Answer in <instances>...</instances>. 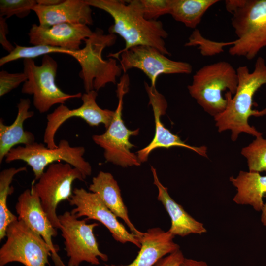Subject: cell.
Segmentation results:
<instances>
[{"instance_id": "obj_1", "label": "cell", "mask_w": 266, "mask_h": 266, "mask_svg": "<svg viewBox=\"0 0 266 266\" xmlns=\"http://www.w3.org/2000/svg\"><path fill=\"white\" fill-rule=\"evenodd\" d=\"M91 7L103 10L113 18L114 24L108 29L109 33L117 34L125 41V48L110 58L119 59L124 51L134 46L146 45L153 47L165 55H171L166 47L165 39L168 33L161 21L145 19L137 0H85Z\"/></svg>"}, {"instance_id": "obj_2", "label": "cell", "mask_w": 266, "mask_h": 266, "mask_svg": "<svg viewBox=\"0 0 266 266\" xmlns=\"http://www.w3.org/2000/svg\"><path fill=\"white\" fill-rule=\"evenodd\" d=\"M236 70L238 80L236 91L233 96L230 92L226 93V108L214 117L218 132L230 130L233 141H236L242 133L255 137L262 135L254 127L250 125L248 120L252 116L261 117L266 115V107L261 110L252 108L255 93L266 84V64L264 59L262 57L257 59L252 72L246 66H240Z\"/></svg>"}, {"instance_id": "obj_3", "label": "cell", "mask_w": 266, "mask_h": 266, "mask_svg": "<svg viewBox=\"0 0 266 266\" xmlns=\"http://www.w3.org/2000/svg\"><path fill=\"white\" fill-rule=\"evenodd\" d=\"M116 39V34H105L102 29L98 28L84 39L83 48L70 51L69 55L81 67L79 75L83 80L85 92H97L108 83L116 84L117 77L121 75L123 71L116 60L113 58L104 60L102 57L103 50L113 46Z\"/></svg>"}, {"instance_id": "obj_4", "label": "cell", "mask_w": 266, "mask_h": 266, "mask_svg": "<svg viewBox=\"0 0 266 266\" xmlns=\"http://www.w3.org/2000/svg\"><path fill=\"white\" fill-rule=\"evenodd\" d=\"M238 82L236 69L229 62L221 61L205 65L198 70L187 88L191 97L203 110L215 117L227 106V101L222 95L223 92L228 90L234 95Z\"/></svg>"}, {"instance_id": "obj_5", "label": "cell", "mask_w": 266, "mask_h": 266, "mask_svg": "<svg viewBox=\"0 0 266 266\" xmlns=\"http://www.w3.org/2000/svg\"><path fill=\"white\" fill-rule=\"evenodd\" d=\"M129 86V76L124 73L117 84L118 103L113 120L103 133L92 136L93 141L103 149L106 161L123 167L139 166L141 164L136 154L131 152L135 145L130 141L132 136L138 134L139 129H129L122 118L123 97L128 91Z\"/></svg>"}, {"instance_id": "obj_6", "label": "cell", "mask_w": 266, "mask_h": 266, "mask_svg": "<svg viewBox=\"0 0 266 266\" xmlns=\"http://www.w3.org/2000/svg\"><path fill=\"white\" fill-rule=\"evenodd\" d=\"M231 24L237 38L229 54L254 59L266 47V0H245L232 14Z\"/></svg>"}, {"instance_id": "obj_7", "label": "cell", "mask_w": 266, "mask_h": 266, "mask_svg": "<svg viewBox=\"0 0 266 266\" xmlns=\"http://www.w3.org/2000/svg\"><path fill=\"white\" fill-rule=\"evenodd\" d=\"M85 152L84 147H72L66 139L61 140L56 148H49L34 142L13 148L6 155L5 161L8 163L17 160L26 162L33 172V182L39 179L47 166L61 161L78 169L86 179L91 175L92 169L90 163L83 158Z\"/></svg>"}, {"instance_id": "obj_8", "label": "cell", "mask_w": 266, "mask_h": 266, "mask_svg": "<svg viewBox=\"0 0 266 266\" xmlns=\"http://www.w3.org/2000/svg\"><path fill=\"white\" fill-rule=\"evenodd\" d=\"M23 66L27 80L21 92L33 95V104L40 113L47 112L55 104H64L69 99L81 98V93L69 94L58 87L55 82L58 63L49 55L43 56L40 66L33 59H24Z\"/></svg>"}, {"instance_id": "obj_9", "label": "cell", "mask_w": 266, "mask_h": 266, "mask_svg": "<svg viewBox=\"0 0 266 266\" xmlns=\"http://www.w3.org/2000/svg\"><path fill=\"white\" fill-rule=\"evenodd\" d=\"M0 249V266L18 262L25 266H46L51 251L43 238L18 219L7 227Z\"/></svg>"}, {"instance_id": "obj_10", "label": "cell", "mask_w": 266, "mask_h": 266, "mask_svg": "<svg viewBox=\"0 0 266 266\" xmlns=\"http://www.w3.org/2000/svg\"><path fill=\"white\" fill-rule=\"evenodd\" d=\"M58 219L65 250L69 258L67 266H79L83 262L98 265L99 258L103 261H108V256L100 250L94 233L98 223L87 224L86 218L79 220L74 213L69 211L59 215Z\"/></svg>"}, {"instance_id": "obj_11", "label": "cell", "mask_w": 266, "mask_h": 266, "mask_svg": "<svg viewBox=\"0 0 266 266\" xmlns=\"http://www.w3.org/2000/svg\"><path fill=\"white\" fill-rule=\"evenodd\" d=\"M85 179L82 173L70 164L58 162L49 165L37 183L33 182L43 209L56 229L61 227L56 213L58 204L70 199L74 181Z\"/></svg>"}, {"instance_id": "obj_12", "label": "cell", "mask_w": 266, "mask_h": 266, "mask_svg": "<svg viewBox=\"0 0 266 266\" xmlns=\"http://www.w3.org/2000/svg\"><path fill=\"white\" fill-rule=\"evenodd\" d=\"M120 66L124 73L132 68L141 70L156 87L158 77L162 74L191 73L192 65L186 62L171 60L157 49L150 46L133 47L121 54Z\"/></svg>"}, {"instance_id": "obj_13", "label": "cell", "mask_w": 266, "mask_h": 266, "mask_svg": "<svg viewBox=\"0 0 266 266\" xmlns=\"http://www.w3.org/2000/svg\"><path fill=\"white\" fill-rule=\"evenodd\" d=\"M97 92L92 90L83 94L82 104L79 107L70 109L65 104H60L52 113L47 115V124L43 136V141L47 147L56 148L55 136L62 124L72 117L83 119L90 126L104 125L106 129L110 125L115 111L102 109L96 102Z\"/></svg>"}, {"instance_id": "obj_14", "label": "cell", "mask_w": 266, "mask_h": 266, "mask_svg": "<svg viewBox=\"0 0 266 266\" xmlns=\"http://www.w3.org/2000/svg\"><path fill=\"white\" fill-rule=\"evenodd\" d=\"M68 202L70 205L75 206L71 212L78 218L85 216L87 220H97L109 231L116 241L122 244L130 242L140 248L138 237L127 231L96 193L83 188H75Z\"/></svg>"}, {"instance_id": "obj_15", "label": "cell", "mask_w": 266, "mask_h": 266, "mask_svg": "<svg viewBox=\"0 0 266 266\" xmlns=\"http://www.w3.org/2000/svg\"><path fill=\"white\" fill-rule=\"evenodd\" d=\"M15 209L18 219L41 236L49 245L51 257L55 266H67L58 253L59 248L52 241V237L57 235V229L53 226L43 209L33 182L30 189H27L18 197Z\"/></svg>"}, {"instance_id": "obj_16", "label": "cell", "mask_w": 266, "mask_h": 266, "mask_svg": "<svg viewBox=\"0 0 266 266\" xmlns=\"http://www.w3.org/2000/svg\"><path fill=\"white\" fill-rule=\"evenodd\" d=\"M144 85L149 99L148 104L151 105L153 111L155 130L152 141L146 147L136 153L140 162L142 163L147 161L150 154L155 149H169L172 147H184L207 158L206 147H196L188 145L178 135L172 133L165 127L161 118L166 113L167 108V101L164 96L157 90L156 87L148 85L145 81Z\"/></svg>"}, {"instance_id": "obj_17", "label": "cell", "mask_w": 266, "mask_h": 266, "mask_svg": "<svg viewBox=\"0 0 266 266\" xmlns=\"http://www.w3.org/2000/svg\"><path fill=\"white\" fill-rule=\"evenodd\" d=\"M93 31L88 25L63 23L50 27L32 25L28 33L29 43L62 48L70 51L79 50L82 41Z\"/></svg>"}, {"instance_id": "obj_18", "label": "cell", "mask_w": 266, "mask_h": 266, "mask_svg": "<svg viewBox=\"0 0 266 266\" xmlns=\"http://www.w3.org/2000/svg\"><path fill=\"white\" fill-rule=\"evenodd\" d=\"M39 25L50 27L68 23L90 25L93 23L91 6L85 0H65L52 6L37 4L33 9Z\"/></svg>"}, {"instance_id": "obj_19", "label": "cell", "mask_w": 266, "mask_h": 266, "mask_svg": "<svg viewBox=\"0 0 266 266\" xmlns=\"http://www.w3.org/2000/svg\"><path fill=\"white\" fill-rule=\"evenodd\" d=\"M174 237L168 231L159 227L150 228L139 238L140 250L131 263L105 266H154L162 258L180 249L179 245L173 241Z\"/></svg>"}, {"instance_id": "obj_20", "label": "cell", "mask_w": 266, "mask_h": 266, "mask_svg": "<svg viewBox=\"0 0 266 266\" xmlns=\"http://www.w3.org/2000/svg\"><path fill=\"white\" fill-rule=\"evenodd\" d=\"M154 184L158 190L157 200L160 201L171 219L168 231L173 235L185 237L191 234H202L207 233L204 224L196 220L169 195L168 189L160 181L156 169L151 166Z\"/></svg>"}, {"instance_id": "obj_21", "label": "cell", "mask_w": 266, "mask_h": 266, "mask_svg": "<svg viewBox=\"0 0 266 266\" xmlns=\"http://www.w3.org/2000/svg\"><path fill=\"white\" fill-rule=\"evenodd\" d=\"M88 189L89 191L97 194L106 207L117 217L124 221L131 233L138 239L140 238L143 233L138 230L129 218L120 187L110 173L100 171L97 175L93 178Z\"/></svg>"}, {"instance_id": "obj_22", "label": "cell", "mask_w": 266, "mask_h": 266, "mask_svg": "<svg viewBox=\"0 0 266 266\" xmlns=\"http://www.w3.org/2000/svg\"><path fill=\"white\" fill-rule=\"evenodd\" d=\"M31 101L29 99H21L17 104V114L14 122L10 125L0 120V164H1L9 151L17 145H26L35 142L33 134L24 129V122L34 115L30 111Z\"/></svg>"}, {"instance_id": "obj_23", "label": "cell", "mask_w": 266, "mask_h": 266, "mask_svg": "<svg viewBox=\"0 0 266 266\" xmlns=\"http://www.w3.org/2000/svg\"><path fill=\"white\" fill-rule=\"evenodd\" d=\"M230 181L236 188L233 200L239 205H248L257 211L264 206L263 197L266 195V175L260 173L240 171L238 175L231 176Z\"/></svg>"}, {"instance_id": "obj_24", "label": "cell", "mask_w": 266, "mask_h": 266, "mask_svg": "<svg viewBox=\"0 0 266 266\" xmlns=\"http://www.w3.org/2000/svg\"><path fill=\"white\" fill-rule=\"evenodd\" d=\"M219 0H171L169 14L176 21L195 29L207 10Z\"/></svg>"}, {"instance_id": "obj_25", "label": "cell", "mask_w": 266, "mask_h": 266, "mask_svg": "<svg viewBox=\"0 0 266 266\" xmlns=\"http://www.w3.org/2000/svg\"><path fill=\"white\" fill-rule=\"evenodd\" d=\"M26 170L25 166L10 167L3 169L0 173V241L6 236V231L9 225L18 219L7 205L8 196L14 191L11 184L15 175Z\"/></svg>"}, {"instance_id": "obj_26", "label": "cell", "mask_w": 266, "mask_h": 266, "mask_svg": "<svg viewBox=\"0 0 266 266\" xmlns=\"http://www.w3.org/2000/svg\"><path fill=\"white\" fill-rule=\"evenodd\" d=\"M70 51L62 48L43 45H34L31 46L16 45L11 52L0 59V66L20 59H33L42 55H49L50 53H62L69 55Z\"/></svg>"}, {"instance_id": "obj_27", "label": "cell", "mask_w": 266, "mask_h": 266, "mask_svg": "<svg viewBox=\"0 0 266 266\" xmlns=\"http://www.w3.org/2000/svg\"><path fill=\"white\" fill-rule=\"evenodd\" d=\"M241 154L246 158L249 171L260 173L266 171V139L262 135L243 147Z\"/></svg>"}, {"instance_id": "obj_28", "label": "cell", "mask_w": 266, "mask_h": 266, "mask_svg": "<svg viewBox=\"0 0 266 266\" xmlns=\"http://www.w3.org/2000/svg\"><path fill=\"white\" fill-rule=\"evenodd\" d=\"M233 44V41L229 42H216L206 39L195 29L185 44V46H198L200 53L204 56H211L223 52L224 47Z\"/></svg>"}, {"instance_id": "obj_29", "label": "cell", "mask_w": 266, "mask_h": 266, "mask_svg": "<svg viewBox=\"0 0 266 266\" xmlns=\"http://www.w3.org/2000/svg\"><path fill=\"white\" fill-rule=\"evenodd\" d=\"M35 0H0V16L9 18L13 15L19 18L27 17L37 5Z\"/></svg>"}, {"instance_id": "obj_30", "label": "cell", "mask_w": 266, "mask_h": 266, "mask_svg": "<svg viewBox=\"0 0 266 266\" xmlns=\"http://www.w3.org/2000/svg\"><path fill=\"white\" fill-rule=\"evenodd\" d=\"M171 0H137L145 19L157 20L161 16L169 14Z\"/></svg>"}, {"instance_id": "obj_31", "label": "cell", "mask_w": 266, "mask_h": 266, "mask_svg": "<svg viewBox=\"0 0 266 266\" xmlns=\"http://www.w3.org/2000/svg\"><path fill=\"white\" fill-rule=\"evenodd\" d=\"M27 80V77L24 72L13 73L1 70L0 72V97L8 94Z\"/></svg>"}, {"instance_id": "obj_32", "label": "cell", "mask_w": 266, "mask_h": 266, "mask_svg": "<svg viewBox=\"0 0 266 266\" xmlns=\"http://www.w3.org/2000/svg\"><path fill=\"white\" fill-rule=\"evenodd\" d=\"M185 257L178 249L160 259L154 266H180Z\"/></svg>"}, {"instance_id": "obj_33", "label": "cell", "mask_w": 266, "mask_h": 266, "mask_svg": "<svg viewBox=\"0 0 266 266\" xmlns=\"http://www.w3.org/2000/svg\"><path fill=\"white\" fill-rule=\"evenodd\" d=\"M8 33V28L6 19L0 16V43L3 49L10 53L14 49L15 47L7 39Z\"/></svg>"}, {"instance_id": "obj_34", "label": "cell", "mask_w": 266, "mask_h": 266, "mask_svg": "<svg viewBox=\"0 0 266 266\" xmlns=\"http://www.w3.org/2000/svg\"><path fill=\"white\" fill-rule=\"evenodd\" d=\"M245 0H226L225 1L226 9L233 14L244 3Z\"/></svg>"}, {"instance_id": "obj_35", "label": "cell", "mask_w": 266, "mask_h": 266, "mask_svg": "<svg viewBox=\"0 0 266 266\" xmlns=\"http://www.w3.org/2000/svg\"><path fill=\"white\" fill-rule=\"evenodd\" d=\"M180 266H208V265L204 261L185 258Z\"/></svg>"}, {"instance_id": "obj_36", "label": "cell", "mask_w": 266, "mask_h": 266, "mask_svg": "<svg viewBox=\"0 0 266 266\" xmlns=\"http://www.w3.org/2000/svg\"><path fill=\"white\" fill-rule=\"evenodd\" d=\"M62 0H36L38 5L44 6H52L61 3Z\"/></svg>"}, {"instance_id": "obj_37", "label": "cell", "mask_w": 266, "mask_h": 266, "mask_svg": "<svg viewBox=\"0 0 266 266\" xmlns=\"http://www.w3.org/2000/svg\"><path fill=\"white\" fill-rule=\"evenodd\" d=\"M261 212V221L264 226H266V202L264 203Z\"/></svg>"}]
</instances>
